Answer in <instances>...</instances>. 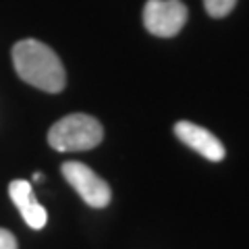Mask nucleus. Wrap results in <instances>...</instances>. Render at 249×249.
<instances>
[{
  "label": "nucleus",
  "instance_id": "nucleus-1",
  "mask_svg": "<svg viewBox=\"0 0 249 249\" xmlns=\"http://www.w3.org/2000/svg\"><path fill=\"white\" fill-rule=\"evenodd\" d=\"M13 65L21 79L37 89L48 93H58L65 89V67L58 54L40 40H21L15 44Z\"/></svg>",
  "mask_w": 249,
  "mask_h": 249
},
{
  "label": "nucleus",
  "instance_id": "nucleus-5",
  "mask_svg": "<svg viewBox=\"0 0 249 249\" xmlns=\"http://www.w3.org/2000/svg\"><path fill=\"white\" fill-rule=\"evenodd\" d=\"M175 135L181 139L185 145H189L191 150H196L210 162L224 160V145L220 143V139L214 133H210L208 129L199 127V124L189 123V121H178L175 124Z\"/></svg>",
  "mask_w": 249,
  "mask_h": 249
},
{
  "label": "nucleus",
  "instance_id": "nucleus-8",
  "mask_svg": "<svg viewBox=\"0 0 249 249\" xmlns=\"http://www.w3.org/2000/svg\"><path fill=\"white\" fill-rule=\"evenodd\" d=\"M0 249H19L17 245V239L11 231L6 229H0Z\"/></svg>",
  "mask_w": 249,
  "mask_h": 249
},
{
  "label": "nucleus",
  "instance_id": "nucleus-7",
  "mask_svg": "<svg viewBox=\"0 0 249 249\" xmlns=\"http://www.w3.org/2000/svg\"><path fill=\"white\" fill-rule=\"evenodd\" d=\"M204 4H206V11L210 17L220 19V17H227V15L235 9L237 0H204Z\"/></svg>",
  "mask_w": 249,
  "mask_h": 249
},
{
  "label": "nucleus",
  "instance_id": "nucleus-3",
  "mask_svg": "<svg viewBox=\"0 0 249 249\" xmlns=\"http://www.w3.org/2000/svg\"><path fill=\"white\" fill-rule=\"evenodd\" d=\"M62 177L67 178V183L79 193V197L91 208H106L110 204V187L102 177H98L89 166H85L83 162H65L60 166Z\"/></svg>",
  "mask_w": 249,
  "mask_h": 249
},
{
  "label": "nucleus",
  "instance_id": "nucleus-4",
  "mask_svg": "<svg viewBox=\"0 0 249 249\" xmlns=\"http://www.w3.org/2000/svg\"><path fill=\"white\" fill-rule=\"evenodd\" d=\"M187 23V6L181 0H147L143 6V25L158 37H173Z\"/></svg>",
  "mask_w": 249,
  "mask_h": 249
},
{
  "label": "nucleus",
  "instance_id": "nucleus-9",
  "mask_svg": "<svg viewBox=\"0 0 249 249\" xmlns=\"http://www.w3.org/2000/svg\"><path fill=\"white\" fill-rule=\"evenodd\" d=\"M34 181H44V175L42 173H36L34 175Z\"/></svg>",
  "mask_w": 249,
  "mask_h": 249
},
{
  "label": "nucleus",
  "instance_id": "nucleus-6",
  "mask_svg": "<svg viewBox=\"0 0 249 249\" xmlns=\"http://www.w3.org/2000/svg\"><path fill=\"white\" fill-rule=\"evenodd\" d=\"M9 196L13 199V204L17 206V210L21 212L23 220L27 222V227L36 229V231L46 227V222H48V212H46V208L36 199L29 181H21V178L19 181H13L9 185Z\"/></svg>",
  "mask_w": 249,
  "mask_h": 249
},
{
  "label": "nucleus",
  "instance_id": "nucleus-2",
  "mask_svg": "<svg viewBox=\"0 0 249 249\" xmlns=\"http://www.w3.org/2000/svg\"><path fill=\"white\" fill-rule=\"evenodd\" d=\"M104 137L100 121L89 114H69L52 124L48 143L56 152H85L96 147Z\"/></svg>",
  "mask_w": 249,
  "mask_h": 249
}]
</instances>
